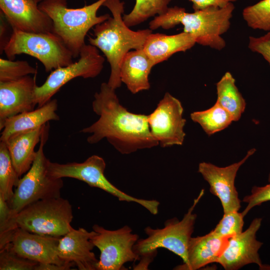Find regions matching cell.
Here are the masks:
<instances>
[{"instance_id":"cell-19","label":"cell","mask_w":270,"mask_h":270,"mask_svg":"<svg viewBox=\"0 0 270 270\" xmlns=\"http://www.w3.org/2000/svg\"><path fill=\"white\" fill-rule=\"evenodd\" d=\"M228 238L214 232L212 230L202 236L192 237L188 248V262L174 270H196L206 265L217 262L226 250Z\"/></svg>"},{"instance_id":"cell-35","label":"cell","mask_w":270,"mask_h":270,"mask_svg":"<svg viewBox=\"0 0 270 270\" xmlns=\"http://www.w3.org/2000/svg\"><path fill=\"white\" fill-rule=\"evenodd\" d=\"M192 4L194 11L203 10L209 7L222 8L237 0H188Z\"/></svg>"},{"instance_id":"cell-31","label":"cell","mask_w":270,"mask_h":270,"mask_svg":"<svg viewBox=\"0 0 270 270\" xmlns=\"http://www.w3.org/2000/svg\"><path fill=\"white\" fill-rule=\"evenodd\" d=\"M244 216L238 211L224 212L222 218L212 231L218 235L230 238L242 232Z\"/></svg>"},{"instance_id":"cell-30","label":"cell","mask_w":270,"mask_h":270,"mask_svg":"<svg viewBox=\"0 0 270 270\" xmlns=\"http://www.w3.org/2000/svg\"><path fill=\"white\" fill-rule=\"evenodd\" d=\"M38 264L18 255L8 244L0 248V270H36Z\"/></svg>"},{"instance_id":"cell-24","label":"cell","mask_w":270,"mask_h":270,"mask_svg":"<svg viewBox=\"0 0 270 270\" xmlns=\"http://www.w3.org/2000/svg\"><path fill=\"white\" fill-rule=\"evenodd\" d=\"M216 102L226 110L234 121L238 120L246 108V101L236 85V80L228 72L216 84Z\"/></svg>"},{"instance_id":"cell-32","label":"cell","mask_w":270,"mask_h":270,"mask_svg":"<svg viewBox=\"0 0 270 270\" xmlns=\"http://www.w3.org/2000/svg\"><path fill=\"white\" fill-rule=\"evenodd\" d=\"M17 228L8 204L0 194V248L10 242Z\"/></svg>"},{"instance_id":"cell-1","label":"cell","mask_w":270,"mask_h":270,"mask_svg":"<svg viewBox=\"0 0 270 270\" xmlns=\"http://www.w3.org/2000/svg\"><path fill=\"white\" fill-rule=\"evenodd\" d=\"M115 90L103 82L94 94L92 108L99 118L80 131L90 134L88 142L96 144L106 138L123 154L158 146L150 132L148 115L129 112L120 104Z\"/></svg>"},{"instance_id":"cell-23","label":"cell","mask_w":270,"mask_h":270,"mask_svg":"<svg viewBox=\"0 0 270 270\" xmlns=\"http://www.w3.org/2000/svg\"><path fill=\"white\" fill-rule=\"evenodd\" d=\"M46 124L32 130L13 135L4 142L13 166L20 178L32 164L36 154L34 148L40 142Z\"/></svg>"},{"instance_id":"cell-17","label":"cell","mask_w":270,"mask_h":270,"mask_svg":"<svg viewBox=\"0 0 270 270\" xmlns=\"http://www.w3.org/2000/svg\"><path fill=\"white\" fill-rule=\"evenodd\" d=\"M36 77L0 82V130L8 118L34 110L36 105Z\"/></svg>"},{"instance_id":"cell-5","label":"cell","mask_w":270,"mask_h":270,"mask_svg":"<svg viewBox=\"0 0 270 270\" xmlns=\"http://www.w3.org/2000/svg\"><path fill=\"white\" fill-rule=\"evenodd\" d=\"M204 192V190H202L180 220L174 218L166 220L162 228L150 226L144 228L147 237L138 239L134 246V252L140 260L136 266L138 269L148 270L159 248L169 250L180 257L183 264L187 262L188 246L197 216L193 211Z\"/></svg>"},{"instance_id":"cell-8","label":"cell","mask_w":270,"mask_h":270,"mask_svg":"<svg viewBox=\"0 0 270 270\" xmlns=\"http://www.w3.org/2000/svg\"><path fill=\"white\" fill-rule=\"evenodd\" d=\"M72 207L62 198L35 202L14 216L18 228L30 232L54 236H62L73 228Z\"/></svg>"},{"instance_id":"cell-9","label":"cell","mask_w":270,"mask_h":270,"mask_svg":"<svg viewBox=\"0 0 270 270\" xmlns=\"http://www.w3.org/2000/svg\"><path fill=\"white\" fill-rule=\"evenodd\" d=\"M106 164L104 158L92 155L82 162L60 164L48 162L50 176L56 178H74L86 182L90 186L100 188L116 197L120 201L136 202L152 214L158 212L160 202L154 200H144L132 196L113 185L106 178L104 172Z\"/></svg>"},{"instance_id":"cell-28","label":"cell","mask_w":270,"mask_h":270,"mask_svg":"<svg viewBox=\"0 0 270 270\" xmlns=\"http://www.w3.org/2000/svg\"><path fill=\"white\" fill-rule=\"evenodd\" d=\"M242 15L250 28L270 31V0H262L246 6L243 10Z\"/></svg>"},{"instance_id":"cell-2","label":"cell","mask_w":270,"mask_h":270,"mask_svg":"<svg viewBox=\"0 0 270 270\" xmlns=\"http://www.w3.org/2000/svg\"><path fill=\"white\" fill-rule=\"evenodd\" d=\"M103 6L110 10L112 17L94 26V37H90L88 42L106 56L110 67L108 84L116 90L121 86L120 67L124 56L130 50L142 49L152 30H130L123 20L124 2L120 0H106Z\"/></svg>"},{"instance_id":"cell-25","label":"cell","mask_w":270,"mask_h":270,"mask_svg":"<svg viewBox=\"0 0 270 270\" xmlns=\"http://www.w3.org/2000/svg\"><path fill=\"white\" fill-rule=\"evenodd\" d=\"M190 116L208 136L225 129L234 121L230 114L216 102L208 110L192 112Z\"/></svg>"},{"instance_id":"cell-34","label":"cell","mask_w":270,"mask_h":270,"mask_svg":"<svg viewBox=\"0 0 270 270\" xmlns=\"http://www.w3.org/2000/svg\"><path fill=\"white\" fill-rule=\"evenodd\" d=\"M248 48L261 54L270 66V31L260 37L250 36Z\"/></svg>"},{"instance_id":"cell-22","label":"cell","mask_w":270,"mask_h":270,"mask_svg":"<svg viewBox=\"0 0 270 270\" xmlns=\"http://www.w3.org/2000/svg\"><path fill=\"white\" fill-rule=\"evenodd\" d=\"M195 44L193 36L184 32L173 35L151 33L147 37L142 49L156 65L178 52L190 49Z\"/></svg>"},{"instance_id":"cell-27","label":"cell","mask_w":270,"mask_h":270,"mask_svg":"<svg viewBox=\"0 0 270 270\" xmlns=\"http://www.w3.org/2000/svg\"><path fill=\"white\" fill-rule=\"evenodd\" d=\"M20 177L16 171L5 142H0V194L9 203Z\"/></svg>"},{"instance_id":"cell-3","label":"cell","mask_w":270,"mask_h":270,"mask_svg":"<svg viewBox=\"0 0 270 270\" xmlns=\"http://www.w3.org/2000/svg\"><path fill=\"white\" fill-rule=\"evenodd\" d=\"M234 9L232 2L222 8L209 7L191 13L177 6L168 8L164 13L150 21V29L168 30L182 24L183 32L193 36L196 43L221 50L226 45L221 36L230 27Z\"/></svg>"},{"instance_id":"cell-38","label":"cell","mask_w":270,"mask_h":270,"mask_svg":"<svg viewBox=\"0 0 270 270\" xmlns=\"http://www.w3.org/2000/svg\"><path fill=\"white\" fill-rule=\"evenodd\" d=\"M36 3L39 4L44 0H34Z\"/></svg>"},{"instance_id":"cell-37","label":"cell","mask_w":270,"mask_h":270,"mask_svg":"<svg viewBox=\"0 0 270 270\" xmlns=\"http://www.w3.org/2000/svg\"><path fill=\"white\" fill-rule=\"evenodd\" d=\"M74 267L72 265L60 266L54 264L39 263L36 270H70Z\"/></svg>"},{"instance_id":"cell-18","label":"cell","mask_w":270,"mask_h":270,"mask_svg":"<svg viewBox=\"0 0 270 270\" xmlns=\"http://www.w3.org/2000/svg\"><path fill=\"white\" fill-rule=\"evenodd\" d=\"M94 232L84 228H72L62 236L58 247L60 258L66 263H73L80 270H96L98 260L92 250L95 247L90 238Z\"/></svg>"},{"instance_id":"cell-13","label":"cell","mask_w":270,"mask_h":270,"mask_svg":"<svg viewBox=\"0 0 270 270\" xmlns=\"http://www.w3.org/2000/svg\"><path fill=\"white\" fill-rule=\"evenodd\" d=\"M256 150L250 149L241 160L225 167L206 162L199 164L198 172L208 183L210 192L220 200L224 212L240 210V200L234 185L236 177L241 166Z\"/></svg>"},{"instance_id":"cell-6","label":"cell","mask_w":270,"mask_h":270,"mask_svg":"<svg viewBox=\"0 0 270 270\" xmlns=\"http://www.w3.org/2000/svg\"><path fill=\"white\" fill-rule=\"evenodd\" d=\"M50 124L45 126L36 151V158L30 170L20 178L11 201L8 203L15 216L26 206L35 202L60 196L63 187L62 178H56L48 172V160L44 152L49 134Z\"/></svg>"},{"instance_id":"cell-15","label":"cell","mask_w":270,"mask_h":270,"mask_svg":"<svg viewBox=\"0 0 270 270\" xmlns=\"http://www.w3.org/2000/svg\"><path fill=\"white\" fill-rule=\"evenodd\" d=\"M61 237L34 234L18 228L7 244L18 255L40 264L74 266V264L64 262L58 256Z\"/></svg>"},{"instance_id":"cell-14","label":"cell","mask_w":270,"mask_h":270,"mask_svg":"<svg viewBox=\"0 0 270 270\" xmlns=\"http://www.w3.org/2000/svg\"><path fill=\"white\" fill-rule=\"evenodd\" d=\"M262 222L261 218L254 219L246 230L230 238L226 250L216 263L226 270H237L251 264L262 268L258 250L263 244L258 240L256 236Z\"/></svg>"},{"instance_id":"cell-10","label":"cell","mask_w":270,"mask_h":270,"mask_svg":"<svg viewBox=\"0 0 270 270\" xmlns=\"http://www.w3.org/2000/svg\"><path fill=\"white\" fill-rule=\"evenodd\" d=\"M92 230L90 240L100 253L96 270H123L126 263L139 260L134 250L139 236L128 226L112 230L94 224Z\"/></svg>"},{"instance_id":"cell-16","label":"cell","mask_w":270,"mask_h":270,"mask_svg":"<svg viewBox=\"0 0 270 270\" xmlns=\"http://www.w3.org/2000/svg\"><path fill=\"white\" fill-rule=\"evenodd\" d=\"M34 0H0V12L12 30L34 33L53 32L52 21Z\"/></svg>"},{"instance_id":"cell-36","label":"cell","mask_w":270,"mask_h":270,"mask_svg":"<svg viewBox=\"0 0 270 270\" xmlns=\"http://www.w3.org/2000/svg\"><path fill=\"white\" fill-rule=\"evenodd\" d=\"M9 23L4 15L0 12V54L4 51V48L10 40L12 34H8Z\"/></svg>"},{"instance_id":"cell-20","label":"cell","mask_w":270,"mask_h":270,"mask_svg":"<svg viewBox=\"0 0 270 270\" xmlns=\"http://www.w3.org/2000/svg\"><path fill=\"white\" fill-rule=\"evenodd\" d=\"M58 100L52 99L36 110L8 118L4 123L0 140L6 142L13 135L41 128L50 120H58Z\"/></svg>"},{"instance_id":"cell-29","label":"cell","mask_w":270,"mask_h":270,"mask_svg":"<svg viewBox=\"0 0 270 270\" xmlns=\"http://www.w3.org/2000/svg\"><path fill=\"white\" fill-rule=\"evenodd\" d=\"M36 72V69L26 61L0 58V82L16 80Z\"/></svg>"},{"instance_id":"cell-11","label":"cell","mask_w":270,"mask_h":270,"mask_svg":"<svg viewBox=\"0 0 270 270\" xmlns=\"http://www.w3.org/2000/svg\"><path fill=\"white\" fill-rule=\"evenodd\" d=\"M104 62V58L99 54L96 47L86 44L81 49L77 62L53 70L44 82L36 87L35 100L38 107L50 100L70 80L78 77L88 78L98 76L103 68Z\"/></svg>"},{"instance_id":"cell-21","label":"cell","mask_w":270,"mask_h":270,"mask_svg":"<svg viewBox=\"0 0 270 270\" xmlns=\"http://www.w3.org/2000/svg\"><path fill=\"white\" fill-rule=\"evenodd\" d=\"M155 65L143 49L128 52L124 56L120 67V77L133 94L150 88L148 76Z\"/></svg>"},{"instance_id":"cell-7","label":"cell","mask_w":270,"mask_h":270,"mask_svg":"<svg viewBox=\"0 0 270 270\" xmlns=\"http://www.w3.org/2000/svg\"><path fill=\"white\" fill-rule=\"evenodd\" d=\"M4 52L10 60H14L18 54L31 56L40 62L46 72L74 62L72 52L54 32H26L12 30Z\"/></svg>"},{"instance_id":"cell-12","label":"cell","mask_w":270,"mask_h":270,"mask_svg":"<svg viewBox=\"0 0 270 270\" xmlns=\"http://www.w3.org/2000/svg\"><path fill=\"white\" fill-rule=\"evenodd\" d=\"M183 112L181 102L166 92L154 110L148 115L150 132L162 147L183 144L186 122Z\"/></svg>"},{"instance_id":"cell-26","label":"cell","mask_w":270,"mask_h":270,"mask_svg":"<svg viewBox=\"0 0 270 270\" xmlns=\"http://www.w3.org/2000/svg\"><path fill=\"white\" fill-rule=\"evenodd\" d=\"M171 0H136L133 9L129 14L123 16V20L128 27L138 25L156 14L164 13Z\"/></svg>"},{"instance_id":"cell-33","label":"cell","mask_w":270,"mask_h":270,"mask_svg":"<svg viewBox=\"0 0 270 270\" xmlns=\"http://www.w3.org/2000/svg\"><path fill=\"white\" fill-rule=\"evenodd\" d=\"M268 181L269 183L264 186L252 187L251 194L244 197L242 202L247 204L245 209L242 212L244 216L254 206L270 201V173Z\"/></svg>"},{"instance_id":"cell-4","label":"cell","mask_w":270,"mask_h":270,"mask_svg":"<svg viewBox=\"0 0 270 270\" xmlns=\"http://www.w3.org/2000/svg\"><path fill=\"white\" fill-rule=\"evenodd\" d=\"M106 0H98L80 8H68L67 0H44L38 8L52 19L53 32L62 41L74 58L80 56L84 39L93 26L108 20L109 14L98 16L100 8Z\"/></svg>"}]
</instances>
